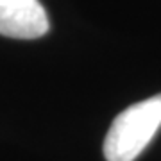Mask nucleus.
Instances as JSON below:
<instances>
[{"instance_id":"1","label":"nucleus","mask_w":161,"mask_h":161,"mask_svg":"<svg viewBox=\"0 0 161 161\" xmlns=\"http://www.w3.org/2000/svg\"><path fill=\"white\" fill-rule=\"evenodd\" d=\"M161 127V93L124 109L104 140L108 161H134Z\"/></svg>"},{"instance_id":"2","label":"nucleus","mask_w":161,"mask_h":161,"mask_svg":"<svg viewBox=\"0 0 161 161\" xmlns=\"http://www.w3.org/2000/svg\"><path fill=\"white\" fill-rule=\"evenodd\" d=\"M48 32V18L40 0H0V34L36 40Z\"/></svg>"}]
</instances>
